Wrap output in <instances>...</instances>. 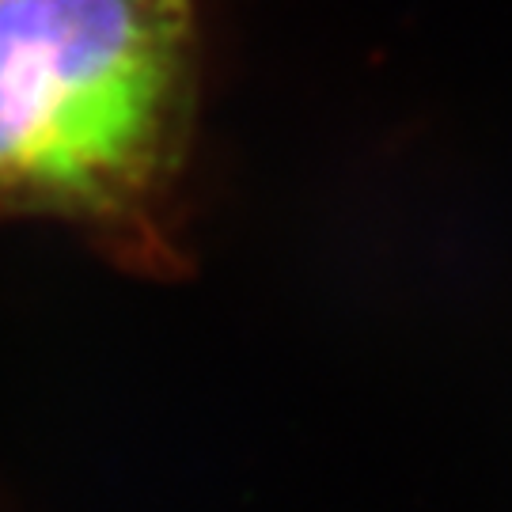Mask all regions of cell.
<instances>
[{"label":"cell","instance_id":"1","mask_svg":"<svg viewBox=\"0 0 512 512\" xmlns=\"http://www.w3.org/2000/svg\"><path fill=\"white\" fill-rule=\"evenodd\" d=\"M198 73L194 0H0V213L152 236Z\"/></svg>","mask_w":512,"mask_h":512}]
</instances>
